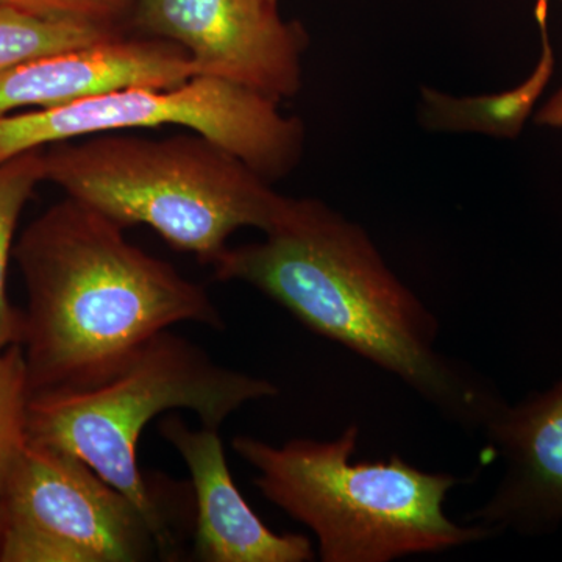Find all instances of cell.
Segmentation results:
<instances>
[{
	"label": "cell",
	"instance_id": "cell-1",
	"mask_svg": "<svg viewBox=\"0 0 562 562\" xmlns=\"http://www.w3.org/2000/svg\"><path fill=\"white\" fill-rule=\"evenodd\" d=\"M214 279L241 281L310 330L408 384L446 419L482 430L503 402L475 369L436 349L439 322L361 225L317 199L288 198L258 243L228 247Z\"/></svg>",
	"mask_w": 562,
	"mask_h": 562
},
{
	"label": "cell",
	"instance_id": "cell-10",
	"mask_svg": "<svg viewBox=\"0 0 562 562\" xmlns=\"http://www.w3.org/2000/svg\"><path fill=\"white\" fill-rule=\"evenodd\" d=\"M195 76L188 52L155 36H116L33 58L0 74V116L46 110L133 87L169 88Z\"/></svg>",
	"mask_w": 562,
	"mask_h": 562
},
{
	"label": "cell",
	"instance_id": "cell-6",
	"mask_svg": "<svg viewBox=\"0 0 562 562\" xmlns=\"http://www.w3.org/2000/svg\"><path fill=\"white\" fill-rule=\"evenodd\" d=\"M280 102L216 77L177 87H133L55 109L0 116V162L61 140L127 128L183 127L206 136L266 180L290 176L302 160L305 125Z\"/></svg>",
	"mask_w": 562,
	"mask_h": 562
},
{
	"label": "cell",
	"instance_id": "cell-15",
	"mask_svg": "<svg viewBox=\"0 0 562 562\" xmlns=\"http://www.w3.org/2000/svg\"><path fill=\"white\" fill-rule=\"evenodd\" d=\"M31 397L21 344L0 347V490L27 447Z\"/></svg>",
	"mask_w": 562,
	"mask_h": 562
},
{
	"label": "cell",
	"instance_id": "cell-16",
	"mask_svg": "<svg viewBox=\"0 0 562 562\" xmlns=\"http://www.w3.org/2000/svg\"><path fill=\"white\" fill-rule=\"evenodd\" d=\"M138 0H0V7L44 20L80 22L128 33Z\"/></svg>",
	"mask_w": 562,
	"mask_h": 562
},
{
	"label": "cell",
	"instance_id": "cell-9",
	"mask_svg": "<svg viewBox=\"0 0 562 562\" xmlns=\"http://www.w3.org/2000/svg\"><path fill=\"white\" fill-rule=\"evenodd\" d=\"M480 431L505 472L471 519L497 532L554 530L562 522V380L517 405L503 401Z\"/></svg>",
	"mask_w": 562,
	"mask_h": 562
},
{
	"label": "cell",
	"instance_id": "cell-7",
	"mask_svg": "<svg viewBox=\"0 0 562 562\" xmlns=\"http://www.w3.org/2000/svg\"><path fill=\"white\" fill-rule=\"evenodd\" d=\"M0 505V562H140L160 553L138 506L63 450L29 442Z\"/></svg>",
	"mask_w": 562,
	"mask_h": 562
},
{
	"label": "cell",
	"instance_id": "cell-18",
	"mask_svg": "<svg viewBox=\"0 0 562 562\" xmlns=\"http://www.w3.org/2000/svg\"><path fill=\"white\" fill-rule=\"evenodd\" d=\"M550 0H536L535 16L541 31H547V14H549Z\"/></svg>",
	"mask_w": 562,
	"mask_h": 562
},
{
	"label": "cell",
	"instance_id": "cell-5",
	"mask_svg": "<svg viewBox=\"0 0 562 562\" xmlns=\"http://www.w3.org/2000/svg\"><path fill=\"white\" fill-rule=\"evenodd\" d=\"M46 181L122 227L149 225L173 249L213 266L239 228L271 231L286 195L206 136L99 135L44 149Z\"/></svg>",
	"mask_w": 562,
	"mask_h": 562
},
{
	"label": "cell",
	"instance_id": "cell-2",
	"mask_svg": "<svg viewBox=\"0 0 562 562\" xmlns=\"http://www.w3.org/2000/svg\"><path fill=\"white\" fill-rule=\"evenodd\" d=\"M124 231L66 195L14 244L29 299L20 344L32 394L98 382L181 322L224 330L205 288L133 246Z\"/></svg>",
	"mask_w": 562,
	"mask_h": 562
},
{
	"label": "cell",
	"instance_id": "cell-11",
	"mask_svg": "<svg viewBox=\"0 0 562 562\" xmlns=\"http://www.w3.org/2000/svg\"><path fill=\"white\" fill-rule=\"evenodd\" d=\"M191 473L195 502L194 557L203 562H308L306 536L276 532L254 513L233 482L217 428H192L179 416L158 424Z\"/></svg>",
	"mask_w": 562,
	"mask_h": 562
},
{
	"label": "cell",
	"instance_id": "cell-8",
	"mask_svg": "<svg viewBox=\"0 0 562 562\" xmlns=\"http://www.w3.org/2000/svg\"><path fill=\"white\" fill-rule=\"evenodd\" d=\"M132 29L179 44L195 76L232 81L277 102L302 90L308 35L268 0H138Z\"/></svg>",
	"mask_w": 562,
	"mask_h": 562
},
{
	"label": "cell",
	"instance_id": "cell-19",
	"mask_svg": "<svg viewBox=\"0 0 562 562\" xmlns=\"http://www.w3.org/2000/svg\"><path fill=\"white\" fill-rule=\"evenodd\" d=\"M2 536H3V512H2V505H0V546H2Z\"/></svg>",
	"mask_w": 562,
	"mask_h": 562
},
{
	"label": "cell",
	"instance_id": "cell-14",
	"mask_svg": "<svg viewBox=\"0 0 562 562\" xmlns=\"http://www.w3.org/2000/svg\"><path fill=\"white\" fill-rule=\"evenodd\" d=\"M128 35L80 22L44 20L0 7V74L33 58Z\"/></svg>",
	"mask_w": 562,
	"mask_h": 562
},
{
	"label": "cell",
	"instance_id": "cell-3",
	"mask_svg": "<svg viewBox=\"0 0 562 562\" xmlns=\"http://www.w3.org/2000/svg\"><path fill=\"white\" fill-rule=\"evenodd\" d=\"M271 380L224 368L201 347L165 330L133 350L109 375L80 387L43 391L29 402V442L87 462L146 516L162 557H177L166 483L138 464L144 427L169 409H190L217 428L246 403L279 395Z\"/></svg>",
	"mask_w": 562,
	"mask_h": 562
},
{
	"label": "cell",
	"instance_id": "cell-4",
	"mask_svg": "<svg viewBox=\"0 0 562 562\" xmlns=\"http://www.w3.org/2000/svg\"><path fill=\"white\" fill-rule=\"evenodd\" d=\"M358 436L357 425L333 441L292 439L280 447L238 436L232 449L257 469L258 491L314 532L324 562H391L486 541L497 532L447 517V494L464 480L422 471L398 454L353 462Z\"/></svg>",
	"mask_w": 562,
	"mask_h": 562
},
{
	"label": "cell",
	"instance_id": "cell-13",
	"mask_svg": "<svg viewBox=\"0 0 562 562\" xmlns=\"http://www.w3.org/2000/svg\"><path fill=\"white\" fill-rule=\"evenodd\" d=\"M41 181H46L44 147L0 162V347L21 341L22 316L7 297V269L18 221Z\"/></svg>",
	"mask_w": 562,
	"mask_h": 562
},
{
	"label": "cell",
	"instance_id": "cell-12",
	"mask_svg": "<svg viewBox=\"0 0 562 562\" xmlns=\"http://www.w3.org/2000/svg\"><path fill=\"white\" fill-rule=\"evenodd\" d=\"M554 72V52L547 31H542V54L524 83L501 94L453 98L424 88L420 92V120L428 131L475 132L495 138L516 139L524 131L536 103Z\"/></svg>",
	"mask_w": 562,
	"mask_h": 562
},
{
	"label": "cell",
	"instance_id": "cell-20",
	"mask_svg": "<svg viewBox=\"0 0 562 562\" xmlns=\"http://www.w3.org/2000/svg\"><path fill=\"white\" fill-rule=\"evenodd\" d=\"M268 2L277 3V0H268Z\"/></svg>",
	"mask_w": 562,
	"mask_h": 562
},
{
	"label": "cell",
	"instance_id": "cell-17",
	"mask_svg": "<svg viewBox=\"0 0 562 562\" xmlns=\"http://www.w3.org/2000/svg\"><path fill=\"white\" fill-rule=\"evenodd\" d=\"M535 121L546 127L562 128V88L538 111Z\"/></svg>",
	"mask_w": 562,
	"mask_h": 562
}]
</instances>
